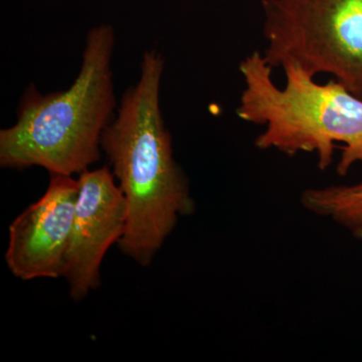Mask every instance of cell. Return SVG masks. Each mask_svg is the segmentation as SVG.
<instances>
[{
	"label": "cell",
	"instance_id": "cell-1",
	"mask_svg": "<svg viewBox=\"0 0 362 362\" xmlns=\"http://www.w3.org/2000/svg\"><path fill=\"white\" fill-rule=\"evenodd\" d=\"M163 70L158 52H145L139 81L124 95L118 115L101 137V149L127 202V226L118 245L143 267L152 263L178 220L195 209L162 118Z\"/></svg>",
	"mask_w": 362,
	"mask_h": 362
},
{
	"label": "cell",
	"instance_id": "cell-2",
	"mask_svg": "<svg viewBox=\"0 0 362 362\" xmlns=\"http://www.w3.org/2000/svg\"><path fill=\"white\" fill-rule=\"evenodd\" d=\"M262 51L240 61L242 93L237 116L264 127L255 139L259 150L287 156L314 154L321 170L330 168L341 150L338 175L362 164V99L337 81L320 84L296 64L283 66L285 84L278 86Z\"/></svg>",
	"mask_w": 362,
	"mask_h": 362
},
{
	"label": "cell",
	"instance_id": "cell-3",
	"mask_svg": "<svg viewBox=\"0 0 362 362\" xmlns=\"http://www.w3.org/2000/svg\"><path fill=\"white\" fill-rule=\"evenodd\" d=\"M115 35L111 25L88 33L82 66L68 90L42 96L26 90L18 121L0 131V165L40 166L51 175L84 173L100 159L102 133L112 121L115 97L111 70Z\"/></svg>",
	"mask_w": 362,
	"mask_h": 362
},
{
	"label": "cell",
	"instance_id": "cell-4",
	"mask_svg": "<svg viewBox=\"0 0 362 362\" xmlns=\"http://www.w3.org/2000/svg\"><path fill=\"white\" fill-rule=\"evenodd\" d=\"M262 51L273 69L329 75L362 99V0H261Z\"/></svg>",
	"mask_w": 362,
	"mask_h": 362
},
{
	"label": "cell",
	"instance_id": "cell-5",
	"mask_svg": "<svg viewBox=\"0 0 362 362\" xmlns=\"http://www.w3.org/2000/svg\"><path fill=\"white\" fill-rule=\"evenodd\" d=\"M108 168L84 171L78 195L63 278L70 296L81 301L101 285L107 252L120 242L127 226L128 207L122 190Z\"/></svg>",
	"mask_w": 362,
	"mask_h": 362
},
{
	"label": "cell",
	"instance_id": "cell-6",
	"mask_svg": "<svg viewBox=\"0 0 362 362\" xmlns=\"http://www.w3.org/2000/svg\"><path fill=\"white\" fill-rule=\"evenodd\" d=\"M78 195V180L51 175L44 195L8 228L6 262L23 281L63 278Z\"/></svg>",
	"mask_w": 362,
	"mask_h": 362
},
{
	"label": "cell",
	"instance_id": "cell-7",
	"mask_svg": "<svg viewBox=\"0 0 362 362\" xmlns=\"http://www.w3.org/2000/svg\"><path fill=\"white\" fill-rule=\"evenodd\" d=\"M300 199L307 211L334 221L351 233L362 226V182L308 188Z\"/></svg>",
	"mask_w": 362,
	"mask_h": 362
},
{
	"label": "cell",
	"instance_id": "cell-8",
	"mask_svg": "<svg viewBox=\"0 0 362 362\" xmlns=\"http://www.w3.org/2000/svg\"><path fill=\"white\" fill-rule=\"evenodd\" d=\"M354 237L357 238V239L362 240V226L359 228L358 230H356V232L352 233Z\"/></svg>",
	"mask_w": 362,
	"mask_h": 362
}]
</instances>
